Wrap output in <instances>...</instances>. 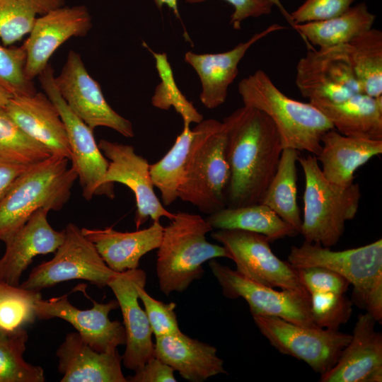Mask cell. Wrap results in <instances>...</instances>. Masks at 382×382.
<instances>
[{"label": "cell", "instance_id": "cell-31", "mask_svg": "<svg viewBox=\"0 0 382 382\" xmlns=\"http://www.w3.org/2000/svg\"><path fill=\"white\" fill-rule=\"evenodd\" d=\"M354 73L361 92L382 96V32L371 29L346 44Z\"/></svg>", "mask_w": 382, "mask_h": 382}, {"label": "cell", "instance_id": "cell-15", "mask_svg": "<svg viewBox=\"0 0 382 382\" xmlns=\"http://www.w3.org/2000/svg\"><path fill=\"white\" fill-rule=\"evenodd\" d=\"M98 146L108 159L105 183L110 185L122 183L134 195L137 229L149 218L153 221H159L161 217L173 219L174 214L164 208L155 194L147 159L138 155L132 145L101 139Z\"/></svg>", "mask_w": 382, "mask_h": 382}, {"label": "cell", "instance_id": "cell-14", "mask_svg": "<svg viewBox=\"0 0 382 382\" xmlns=\"http://www.w3.org/2000/svg\"><path fill=\"white\" fill-rule=\"evenodd\" d=\"M54 82L68 107L91 129L105 127L125 137L134 136L132 122L108 103L100 84L89 74L79 53L69 52Z\"/></svg>", "mask_w": 382, "mask_h": 382}, {"label": "cell", "instance_id": "cell-9", "mask_svg": "<svg viewBox=\"0 0 382 382\" xmlns=\"http://www.w3.org/2000/svg\"><path fill=\"white\" fill-rule=\"evenodd\" d=\"M44 93L57 107L65 125L71 156V167L76 170L83 197L90 200L95 195L115 197L114 185L105 183L108 160L96 143L93 130L68 107L57 88L54 70L49 64L37 76Z\"/></svg>", "mask_w": 382, "mask_h": 382}, {"label": "cell", "instance_id": "cell-22", "mask_svg": "<svg viewBox=\"0 0 382 382\" xmlns=\"http://www.w3.org/2000/svg\"><path fill=\"white\" fill-rule=\"evenodd\" d=\"M284 28L279 24L270 25L248 40L224 52L196 54L187 52L185 61L195 69L200 80L202 103L209 109L221 105L226 100L229 86L238 74V64L250 47L272 33Z\"/></svg>", "mask_w": 382, "mask_h": 382}, {"label": "cell", "instance_id": "cell-27", "mask_svg": "<svg viewBox=\"0 0 382 382\" xmlns=\"http://www.w3.org/2000/svg\"><path fill=\"white\" fill-rule=\"evenodd\" d=\"M309 103L325 115L339 133L382 140V96L373 97L359 93L339 103L318 100Z\"/></svg>", "mask_w": 382, "mask_h": 382}, {"label": "cell", "instance_id": "cell-20", "mask_svg": "<svg viewBox=\"0 0 382 382\" xmlns=\"http://www.w3.org/2000/svg\"><path fill=\"white\" fill-rule=\"evenodd\" d=\"M49 210L35 212L6 242L0 259V282L18 286L23 272L40 255L55 253L64 238V231L52 228L47 220Z\"/></svg>", "mask_w": 382, "mask_h": 382}, {"label": "cell", "instance_id": "cell-42", "mask_svg": "<svg viewBox=\"0 0 382 382\" xmlns=\"http://www.w3.org/2000/svg\"><path fill=\"white\" fill-rule=\"evenodd\" d=\"M356 0H305L289 13L292 27L296 24L327 20L347 11Z\"/></svg>", "mask_w": 382, "mask_h": 382}, {"label": "cell", "instance_id": "cell-32", "mask_svg": "<svg viewBox=\"0 0 382 382\" xmlns=\"http://www.w3.org/2000/svg\"><path fill=\"white\" fill-rule=\"evenodd\" d=\"M195 141V132L184 125L172 147L157 162L150 164V174L154 187L161 193L164 206L173 204L178 197Z\"/></svg>", "mask_w": 382, "mask_h": 382}, {"label": "cell", "instance_id": "cell-46", "mask_svg": "<svg viewBox=\"0 0 382 382\" xmlns=\"http://www.w3.org/2000/svg\"><path fill=\"white\" fill-rule=\"evenodd\" d=\"M154 1L158 8H161L163 6L166 5L173 10L177 17H180L178 8V0H154Z\"/></svg>", "mask_w": 382, "mask_h": 382}, {"label": "cell", "instance_id": "cell-35", "mask_svg": "<svg viewBox=\"0 0 382 382\" xmlns=\"http://www.w3.org/2000/svg\"><path fill=\"white\" fill-rule=\"evenodd\" d=\"M156 62L161 83L156 86L151 98L152 105L158 109L168 110L171 107L180 115L183 125L190 126L191 123H199L203 120V115L194 107L192 103L181 93L178 88L172 69L166 53H156L150 50Z\"/></svg>", "mask_w": 382, "mask_h": 382}, {"label": "cell", "instance_id": "cell-44", "mask_svg": "<svg viewBox=\"0 0 382 382\" xmlns=\"http://www.w3.org/2000/svg\"><path fill=\"white\" fill-rule=\"evenodd\" d=\"M174 370L156 356L149 359L135 374L127 378L129 382H176Z\"/></svg>", "mask_w": 382, "mask_h": 382}, {"label": "cell", "instance_id": "cell-33", "mask_svg": "<svg viewBox=\"0 0 382 382\" xmlns=\"http://www.w3.org/2000/svg\"><path fill=\"white\" fill-rule=\"evenodd\" d=\"M64 0H0V40L10 46L29 34L37 15L62 6Z\"/></svg>", "mask_w": 382, "mask_h": 382}, {"label": "cell", "instance_id": "cell-26", "mask_svg": "<svg viewBox=\"0 0 382 382\" xmlns=\"http://www.w3.org/2000/svg\"><path fill=\"white\" fill-rule=\"evenodd\" d=\"M316 159L323 176L332 184L346 187L354 183V173L371 158L382 154V140L343 135L334 129L322 137Z\"/></svg>", "mask_w": 382, "mask_h": 382}, {"label": "cell", "instance_id": "cell-49", "mask_svg": "<svg viewBox=\"0 0 382 382\" xmlns=\"http://www.w3.org/2000/svg\"><path fill=\"white\" fill-rule=\"evenodd\" d=\"M3 195H2L0 196V199H1V197Z\"/></svg>", "mask_w": 382, "mask_h": 382}, {"label": "cell", "instance_id": "cell-24", "mask_svg": "<svg viewBox=\"0 0 382 382\" xmlns=\"http://www.w3.org/2000/svg\"><path fill=\"white\" fill-rule=\"evenodd\" d=\"M163 228L159 221H153L148 228L132 232H121L112 227L81 230L95 245L107 265L117 272H122L138 268L144 255L158 249Z\"/></svg>", "mask_w": 382, "mask_h": 382}, {"label": "cell", "instance_id": "cell-43", "mask_svg": "<svg viewBox=\"0 0 382 382\" xmlns=\"http://www.w3.org/2000/svg\"><path fill=\"white\" fill-rule=\"evenodd\" d=\"M188 3H200L206 0H185ZM234 8L231 16L230 24L238 30L241 23L248 18L259 17L271 13L274 5L270 0H225Z\"/></svg>", "mask_w": 382, "mask_h": 382}, {"label": "cell", "instance_id": "cell-17", "mask_svg": "<svg viewBox=\"0 0 382 382\" xmlns=\"http://www.w3.org/2000/svg\"><path fill=\"white\" fill-rule=\"evenodd\" d=\"M92 302L91 308L81 310L69 301L66 294L47 300L41 298L35 304L36 318H58L68 322L77 330L81 339L98 352H112L118 346L125 345L123 324L109 318L110 312L119 307L117 301L112 300L105 303L93 300Z\"/></svg>", "mask_w": 382, "mask_h": 382}, {"label": "cell", "instance_id": "cell-37", "mask_svg": "<svg viewBox=\"0 0 382 382\" xmlns=\"http://www.w3.org/2000/svg\"><path fill=\"white\" fill-rule=\"evenodd\" d=\"M52 154L45 146L28 137L0 109V156L18 163L32 165Z\"/></svg>", "mask_w": 382, "mask_h": 382}, {"label": "cell", "instance_id": "cell-47", "mask_svg": "<svg viewBox=\"0 0 382 382\" xmlns=\"http://www.w3.org/2000/svg\"><path fill=\"white\" fill-rule=\"evenodd\" d=\"M13 96L0 86V109L4 108Z\"/></svg>", "mask_w": 382, "mask_h": 382}, {"label": "cell", "instance_id": "cell-25", "mask_svg": "<svg viewBox=\"0 0 382 382\" xmlns=\"http://www.w3.org/2000/svg\"><path fill=\"white\" fill-rule=\"evenodd\" d=\"M155 356L190 382L227 374L215 347L190 337L181 331L155 337Z\"/></svg>", "mask_w": 382, "mask_h": 382}, {"label": "cell", "instance_id": "cell-48", "mask_svg": "<svg viewBox=\"0 0 382 382\" xmlns=\"http://www.w3.org/2000/svg\"><path fill=\"white\" fill-rule=\"evenodd\" d=\"M272 4L274 5V6H277V8H279V9L281 11V12L282 13V14L284 15V16L286 18V20L288 21V22L291 25V19H290V15L289 13H287V11L284 8L283 6L282 5L281 2L279 0H270Z\"/></svg>", "mask_w": 382, "mask_h": 382}, {"label": "cell", "instance_id": "cell-45", "mask_svg": "<svg viewBox=\"0 0 382 382\" xmlns=\"http://www.w3.org/2000/svg\"><path fill=\"white\" fill-rule=\"evenodd\" d=\"M30 165L13 161L0 156V196Z\"/></svg>", "mask_w": 382, "mask_h": 382}, {"label": "cell", "instance_id": "cell-38", "mask_svg": "<svg viewBox=\"0 0 382 382\" xmlns=\"http://www.w3.org/2000/svg\"><path fill=\"white\" fill-rule=\"evenodd\" d=\"M311 314L318 328L338 330L352 313V301L345 294L316 292L310 294Z\"/></svg>", "mask_w": 382, "mask_h": 382}, {"label": "cell", "instance_id": "cell-12", "mask_svg": "<svg viewBox=\"0 0 382 382\" xmlns=\"http://www.w3.org/2000/svg\"><path fill=\"white\" fill-rule=\"evenodd\" d=\"M209 266L224 296L243 299L252 316L278 317L299 325L317 327L311 318L310 296L259 284L215 259L209 261Z\"/></svg>", "mask_w": 382, "mask_h": 382}, {"label": "cell", "instance_id": "cell-3", "mask_svg": "<svg viewBox=\"0 0 382 382\" xmlns=\"http://www.w3.org/2000/svg\"><path fill=\"white\" fill-rule=\"evenodd\" d=\"M212 230L206 219L186 212L175 213L163 228L156 268L160 289L165 295L182 292L200 279L204 262L217 257L231 259L223 245L206 239Z\"/></svg>", "mask_w": 382, "mask_h": 382}, {"label": "cell", "instance_id": "cell-21", "mask_svg": "<svg viewBox=\"0 0 382 382\" xmlns=\"http://www.w3.org/2000/svg\"><path fill=\"white\" fill-rule=\"evenodd\" d=\"M30 138L45 146L52 155L71 159L65 125L60 114L45 93L13 96L4 108Z\"/></svg>", "mask_w": 382, "mask_h": 382}, {"label": "cell", "instance_id": "cell-13", "mask_svg": "<svg viewBox=\"0 0 382 382\" xmlns=\"http://www.w3.org/2000/svg\"><path fill=\"white\" fill-rule=\"evenodd\" d=\"M295 83L310 100L343 101L362 93L354 73L346 44L309 48L296 64Z\"/></svg>", "mask_w": 382, "mask_h": 382}, {"label": "cell", "instance_id": "cell-28", "mask_svg": "<svg viewBox=\"0 0 382 382\" xmlns=\"http://www.w3.org/2000/svg\"><path fill=\"white\" fill-rule=\"evenodd\" d=\"M376 16L367 5L359 3L335 17L320 21L296 24L293 28L310 46L318 48L347 44L373 28Z\"/></svg>", "mask_w": 382, "mask_h": 382}, {"label": "cell", "instance_id": "cell-40", "mask_svg": "<svg viewBox=\"0 0 382 382\" xmlns=\"http://www.w3.org/2000/svg\"><path fill=\"white\" fill-rule=\"evenodd\" d=\"M146 283L137 287L139 299L144 311L155 337L178 332L180 330L175 311L174 302L165 303L151 296L145 290Z\"/></svg>", "mask_w": 382, "mask_h": 382}, {"label": "cell", "instance_id": "cell-4", "mask_svg": "<svg viewBox=\"0 0 382 382\" xmlns=\"http://www.w3.org/2000/svg\"><path fill=\"white\" fill-rule=\"evenodd\" d=\"M68 158L52 155L30 165L0 199V241L6 242L37 210H59L78 178Z\"/></svg>", "mask_w": 382, "mask_h": 382}, {"label": "cell", "instance_id": "cell-2", "mask_svg": "<svg viewBox=\"0 0 382 382\" xmlns=\"http://www.w3.org/2000/svg\"><path fill=\"white\" fill-rule=\"evenodd\" d=\"M238 91L243 105L257 109L271 119L284 149L318 155L323 135L333 127L316 107L286 96L262 69L241 80Z\"/></svg>", "mask_w": 382, "mask_h": 382}, {"label": "cell", "instance_id": "cell-6", "mask_svg": "<svg viewBox=\"0 0 382 382\" xmlns=\"http://www.w3.org/2000/svg\"><path fill=\"white\" fill-rule=\"evenodd\" d=\"M303 171V214L300 233L304 241L330 248L342 238L347 221L357 214L361 191L358 183L342 187L323 176L314 155L299 156Z\"/></svg>", "mask_w": 382, "mask_h": 382}, {"label": "cell", "instance_id": "cell-23", "mask_svg": "<svg viewBox=\"0 0 382 382\" xmlns=\"http://www.w3.org/2000/svg\"><path fill=\"white\" fill-rule=\"evenodd\" d=\"M61 382H127L117 349L100 352L76 332L68 333L57 350Z\"/></svg>", "mask_w": 382, "mask_h": 382}, {"label": "cell", "instance_id": "cell-30", "mask_svg": "<svg viewBox=\"0 0 382 382\" xmlns=\"http://www.w3.org/2000/svg\"><path fill=\"white\" fill-rule=\"evenodd\" d=\"M299 151L283 149L277 169L261 203L270 207L281 219L300 233L302 219L297 204V169Z\"/></svg>", "mask_w": 382, "mask_h": 382}, {"label": "cell", "instance_id": "cell-41", "mask_svg": "<svg viewBox=\"0 0 382 382\" xmlns=\"http://www.w3.org/2000/svg\"><path fill=\"white\" fill-rule=\"evenodd\" d=\"M299 279L309 294L316 292L345 294L349 282L337 272L322 267L296 269Z\"/></svg>", "mask_w": 382, "mask_h": 382}, {"label": "cell", "instance_id": "cell-1", "mask_svg": "<svg viewBox=\"0 0 382 382\" xmlns=\"http://www.w3.org/2000/svg\"><path fill=\"white\" fill-rule=\"evenodd\" d=\"M222 123L230 168L226 207L261 203L284 149L279 133L266 114L245 105Z\"/></svg>", "mask_w": 382, "mask_h": 382}, {"label": "cell", "instance_id": "cell-11", "mask_svg": "<svg viewBox=\"0 0 382 382\" xmlns=\"http://www.w3.org/2000/svg\"><path fill=\"white\" fill-rule=\"evenodd\" d=\"M229 253L236 271L259 284L310 296L297 270L279 259L263 235L239 229H216L211 234Z\"/></svg>", "mask_w": 382, "mask_h": 382}, {"label": "cell", "instance_id": "cell-29", "mask_svg": "<svg viewBox=\"0 0 382 382\" xmlns=\"http://www.w3.org/2000/svg\"><path fill=\"white\" fill-rule=\"evenodd\" d=\"M213 229H239L265 236L270 241L299 234L270 207L257 203L224 207L205 218Z\"/></svg>", "mask_w": 382, "mask_h": 382}, {"label": "cell", "instance_id": "cell-7", "mask_svg": "<svg viewBox=\"0 0 382 382\" xmlns=\"http://www.w3.org/2000/svg\"><path fill=\"white\" fill-rule=\"evenodd\" d=\"M195 141L178 197L208 215L226 207L230 168L222 122L203 120L192 129Z\"/></svg>", "mask_w": 382, "mask_h": 382}, {"label": "cell", "instance_id": "cell-34", "mask_svg": "<svg viewBox=\"0 0 382 382\" xmlns=\"http://www.w3.org/2000/svg\"><path fill=\"white\" fill-rule=\"evenodd\" d=\"M28 335L24 328L0 332V382H44V369L23 358Z\"/></svg>", "mask_w": 382, "mask_h": 382}, {"label": "cell", "instance_id": "cell-18", "mask_svg": "<svg viewBox=\"0 0 382 382\" xmlns=\"http://www.w3.org/2000/svg\"><path fill=\"white\" fill-rule=\"evenodd\" d=\"M146 283V274L139 268L119 272L108 284L121 309L126 335L122 356L124 366L137 371L155 357L152 330L145 311L139 303L137 287Z\"/></svg>", "mask_w": 382, "mask_h": 382}, {"label": "cell", "instance_id": "cell-36", "mask_svg": "<svg viewBox=\"0 0 382 382\" xmlns=\"http://www.w3.org/2000/svg\"><path fill=\"white\" fill-rule=\"evenodd\" d=\"M40 291L0 282V332H12L33 323Z\"/></svg>", "mask_w": 382, "mask_h": 382}, {"label": "cell", "instance_id": "cell-5", "mask_svg": "<svg viewBox=\"0 0 382 382\" xmlns=\"http://www.w3.org/2000/svg\"><path fill=\"white\" fill-rule=\"evenodd\" d=\"M287 262L296 269L322 267L345 278L353 286L352 303L382 322V239L358 248L335 251L304 241L292 246Z\"/></svg>", "mask_w": 382, "mask_h": 382}, {"label": "cell", "instance_id": "cell-19", "mask_svg": "<svg viewBox=\"0 0 382 382\" xmlns=\"http://www.w3.org/2000/svg\"><path fill=\"white\" fill-rule=\"evenodd\" d=\"M376 323L367 312L358 316L349 342L320 381H382V335L375 330Z\"/></svg>", "mask_w": 382, "mask_h": 382}, {"label": "cell", "instance_id": "cell-8", "mask_svg": "<svg viewBox=\"0 0 382 382\" xmlns=\"http://www.w3.org/2000/svg\"><path fill=\"white\" fill-rule=\"evenodd\" d=\"M64 231V241L54 257L34 267L21 287L40 291L66 281L83 279L103 288L119 273L107 265L76 225L69 223Z\"/></svg>", "mask_w": 382, "mask_h": 382}, {"label": "cell", "instance_id": "cell-16", "mask_svg": "<svg viewBox=\"0 0 382 382\" xmlns=\"http://www.w3.org/2000/svg\"><path fill=\"white\" fill-rule=\"evenodd\" d=\"M92 27L83 5L60 6L37 18L23 44L26 53L25 74L33 81L48 66L55 51L73 37L86 36Z\"/></svg>", "mask_w": 382, "mask_h": 382}, {"label": "cell", "instance_id": "cell-10", "mask_svg": "<svg viewBox=\"0 0 382 382\" xmlns=\"http://www.w3.org/2000/svg\"><path fill=\"white\" fill-rule=\"evenodd\" d=\"M260 332L280 353L306 362L320 375L337 363L352 335L318 327H306L278 317L253 316Z\"/></svg>", "mask_w": 382, "mask_h": 382}, {"label": "cell", "instance_id": "cell-39", "mask_svg": "<svg viewBox=\"0 0 382 382\" xmlns=\"http://www.w3.org/2000/svg\"><path fill=\"white\" fill-rule=\"evenodd\" d=\"M26 53L23 45L4 46L0 44V86L13 96L36 93L33 81L25 74Z\"/></svg>", "mask_w": 382, "mask_h": 382}]
</instances>
